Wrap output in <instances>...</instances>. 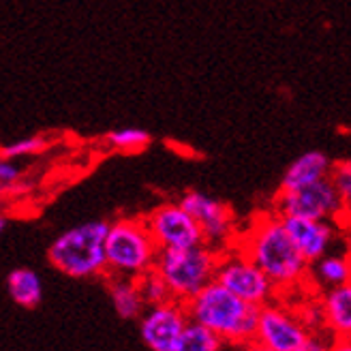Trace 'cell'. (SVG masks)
I'll return each instance as SVG.
<instances>
[{"mask_svg": "<svg viewBox=\"0 0 351 351\" xmlns=\"http://www.w3.org/2000/svg\"><path fill=\"white\" fill-rule=\"evenodd\" d=\"M240 251L272 280L274 287H291L300 283L311 268V263L295 249L278 215L255 219L249 234L244 236Z\"/></svg>", "mask_w": 351, "mask_h": 351, "instance_id": "cell-1", "label": "cell"}, {"mask_svg": "<svg viewBox=\"0 0 351 351\" xmlns=\"http://www.w3.org/2000/svg\"><path fill=\"white\" fill-rule=\"evenodd\" d=\"M191 322L213 330L225 343L253 345L257 335L259 308L240 300L217 280H210L195 295L182 302Z\"/></svg>", "mask_w": 351, "mask_h": 351, "instance_id": "cell-2", "label": "cell"}, {"mask_svg": "<svg viewBox=\"0 0 351 351\" xmlns=\"http://www.w3.org/2000/svg\"><path fill=\"white\" fill-rule=\"evenodd\" d=\"M108 227V221H88L62 232L47 249L49 263L58 272L73 278H88L105 272Z\"/></svg>", "mask_w": 351, "mask_h": 351, "instance_id": "cell-3", "label": "cell"}, {"mask_svg": "<svg viewBox=\"0 0 351 351\" xmlns=\"http://www.w3.org/2000/svg\"><path fill=\"white\" fill-rule=\"evenodd\" d=\"M219 251L206 242L186 249H161L152 270L159 274L173 300L186 302L215 278Z\"/></svg>", "mask_w": 351, "mask_h": 351, "instance_id": "cell-4", "label": "cell"}, {"mask_svg": "<svg viewBox=\"0 0 351 351\" xmlns=\"http://www.w3.org/2000/svg\"><path fill=\"white\" fill-rule=\"evenodd\" d=\"M156 244L144 219H118L110 223L105 236V266L116 276L137 278L152 270Z\"/></svg>", "mask_w": 351, "mask_h": 351, "instance_id": "cell-5", "label": "cell"}, {"mask_svg": "<svg viewBox=\"0 0 351 351\" xmlns=\"http://www.w3.org/2000/svg\"><path fill=\"white\" fill-rule=\"evenodd\" d=\"M213 280H217V283L223 285L227 291H232L234 295L240 298V300H244L247 304H253V306L268 304L276 293V287L272 280L263 274L242 251L227 253V255L219 253Z\"/></svg>", "mask_w": 351, "mask_h": 351, "instance_id": "cell-6", "label": "cell"}, {"mask_svg": "<svg viewBox=\"0 0 351 351\" xmlns=\"http://www.w3.org/2000/svg\"><path fill=\"white\" fill-rule=\"evenodd\" d=\"M345 202L339 197L328 178L295 191H278L274 210L278 217H300L335 223L345 213Z\"/></svg>", "mask_w": 351, "mask_h": 351, "instance_id": "cell-7", "label": "cell"}, {"mask_svg": "<svg viewBox=\"0 0 351 351\" xmlns=\"http://www.w3.org/2000/svg\"><path fill=\"white\" fill-rule=\"evenodd\" d=\"M156 249H186L204 242L199 225L180 204H161L144 219Z\"/></svg>", "mask_w": 351, "mask_h": 351, "instance_id": "cell-8", "label": "cell"}, {"mask_svg": "<svg viewBox=\"0 0 351 351\" xmlns=\"http://www.w3.org/2000/svg\"><path fill=\"white\" fill-rule=\"evenodd\" d=\"M186 213L199 225L204 242L208 247L217 249L225 244L234 234V215L230 206L206 195L202 191H186L178 202Z\"/></svg>", "mask_w": 351, "mask_h": 351, "instance_id": "cell-9", "label": "cell"}, {"mask_svg": "<svg viewBox=\"0 0 351 351\" xmlns=\"http://www.w3.org/2000/svg\"><path fill=\"white\" fill-rule=\"evenodd\" d=\"M306 337L308 330L295 313L274 304H263L259 308L255 335L257 345L272 351H295Z\"/></svg>", "mask_w": 351, "mask_h": 351, "instance_id": "cell-10", "label": "cell"}, {"mask_svg": "<svg viewBox=\"0 0 351 351\" xmlns=\"http://www.w3.org/2000/svg\"><path fill=\"white\" fill-rule=\"evenodd\" d=\"M139 317H142L139 332L150 351H173L176 341L189 322L186 308L178 300L148 306V311H144Z\"/></svg>", "mask_w": 351, "mask_h": 351, "instance_id": "cell-11", "label": "cell"}, {"mask_svg": "<svg viewBox=\"0 0 351 351\" xmlns=\"http://www.w3.org/2000/svg\"><path fill=\"white\" fill-rule=\"evenodd\" d=\"M285 232L289 234L295 249L300 255L313 263L319 257L328 255V249L332 240L337 236V227L330 221H313V219H300V217H280Z\"/></svg>", "mask_w": 351, "mask_h": 351, "instance_id": "cell-12", "label": "cell"}, {"mask_svg": "<svg viewBox=\"0 0 351 351\" xmlns=\"http://www.w3.org/2000/svg\"><path fill=\"white\" fill-rule=\"evenodd\" d=\"M332 167L330 156L322 150H308L300 154L298 159L287 167L280 180V191H295L308 186L317 180L328 178V171Z\"/></svg>", "mask_w": 351, "mask_h": 351, "instance_id": "cell-13", "label": "cell"}, {"mask_svg": "<svg viewBox=\"0 0 351 351\" xmlns=\"http://www.w3.org/2000/svg\"><path fill=\"white\" fill-rule=\"evenodd\" d=\"M324 317L326 326L335 332L337 339H349L351 335V285L332 287L324 295Z\"/></svg>", "mask_w": 351, "mask_h": 351, "instance_id": "cell-14", "label": "cell"}, {"mask_svg": "<svg viewBox=\"0 0 351 351\" xmlns=\"http://www.w3.org/2000/svg\"><path fill=\"white\" fill-rule=\"evenodd\" d=\"M7 289L17 306L37 308L43 300V280L30 268H17L7 278Z\"/></svg>", "mask_w": 351, "mask_h": 351, "instance_id": "cell-15", "label": "cell"}, {"mask_svg": "<svg viewBox=\"0 0 351 351\" xmlns=\"http://www.w3.org/2000/svg\"><path fill=\"white\" fill-rule=\"evenodd\" d=\"M110 298L116 313L122 319H137L144 313L146 304L137 287V278L131 276H116L110 280Z\"/></svg>", "mask_w": 351, "mask_h": 351, "instance_id": "cell-16", "label": "cell"}, {"mask_svg": "<svg viewBox=\"0 0 351 351\" xmlns=\"http://www.w3.org/2000/svg\"><path fill=\"white\" fill-rule=\"evenodd\" d=\"M223 345L225 341L219 335H215L213 330L189 319L173 345V351H221Z\"/></svg>", "mask_w": 351, "mask_h": 351, "instance_id": "cell-17", "label": "cell"}, {"mask_svg": "<svg viewBox=\"0 0 351 351\" xmlns=\"http://www.w3.org/2000/svg\"><path fill=\"white\" fill-rule=\"evenodd\" d=\"M315 263H317V266H315V274H317V278L322 280L324 285L339 287V285L349 283V278H351L349 257H343V255H324Z\"/></svg>", "mask_w": 351, "mask_h": 351, "instance_id": "cell-18", "label": "cell"}, {"mask_svg": "<svg viewBox=\"0 0 351 351\" xmlns=\"http://www.w3.org/2000/svg\"><path fill=\"white\" fill-rule=\"evenodd\" d=\"M137 287H139V293H142V300L146 306H154V304H163V302L173 300L167 285H165V280L154 270H148L142 276H137Z\"/></svg>", "mask_w": 351, "mask_h": 351, "instance_id": "cell-19", "label": "cell"}, {"mask_svg": "<svg viewBox=\"0 0 351 351\" xmlns=\"http://www.w3.org/2000/svg\"><path fill=\"white\" fill-rule=\"evenodd\" d=\"M108 144L120 152H137L150 144V133L144 129H116L108 133Z\"/></svg>", "mask_w": 351, "mask_h": 351, "instance_id": "cell-20", "label": "cell"}, {"mask_svg": "<svg viewBox=\"0 0 351 351\" xmlns=\"http://www.w3.org/2000/svg\"><path fill=\"white\" fill-rule=\"evenodd\" d=\"M49 146V139L43 135H30L24 139H17L13 144H7L0 148V156L5 159H17V156H32V154H39Z\"/></svg>", "mask_w": 351, "mask_h": 351, "instance_id": "cell-21", "label": "cell"}, {"mask_svg": "<svg viewBox=\"0 0 351 351\" xmlns=\"http://www.w3.org/2000/svg\"><path fill=\"white\" fill-rule=\"evenodd\" d=\"M328 180L339 193V197L345 204H349V199H351V163L349 161L332 163V167L328 171Z\"/></svg>", "mask_w": 351, "mask_h": 351, "instance_id": "cell-22", "label": "cell"}, {"mask_svg": "<svg viewBox=\"0 0 351 351\" xmlns=\"http://www.w3.org/2000/svg\"><path fill=\"white\" fill-rule=\"evenodd\" d=\"M22 180V169L17 167L11 159L0 156V184H13Z\"/></svg>", "mask_w": 351, "mask_h": 351, "instance_id": "cell-23", "label": "cell"}, {"mask_svg": "<svg viewBox=\"0 0 351 351\" xmlns=\"http://www.w3.org/2000/svg\"><path fill=\"white\" fill-rule=\"evenodd\" d=\"M335 341H328L324 335H308L295 351H332Z\"/></svg>", "mask_w": 351, "mask_h": 351, "instance_id": "cell-24", "label": "cell"}, {"mask_svg": "<svg viewBox=\"0 0 351 351\" xmlns=\"http://www.w3.org/2000/svg\"><path fill=\"white\" fill-rule=\"evenodd\" d=\"M332 351H351L349 339H337L335 345H332Z\"/></svg>", "mask_w": 351, "mask_h": 351, "instance_id": "cell-25", "label": "cell"}, {"mask_svg": "<svg viewBox=\"0 0 351 351\" xmlns=\"http://www.w3.org/2000/svg\"><path fill=\"white\" fill-rule=\"evenodd\" d=\"M249 351H272V349H266V347H261V345L253 343V345H249Z\"/></svg>", "mask_w": 351, "mask_h": 351, "instance_id": "cell-26", "label": "cell"}, {"mask_svg": "<svg viewBox=\"0 0 351 351\" xmlns=\"http://www.w3.org/2000/svg\"><path fill=\"white\" fill-rule=\"evenodd\" d=\"M5 227H7V219H5L3 215H0V234L5 232Z\"/></svg>", "mask_w": 351, "mask_h": 351, "instance_id": "cell-27", "label": "cell"}]
</instances>
